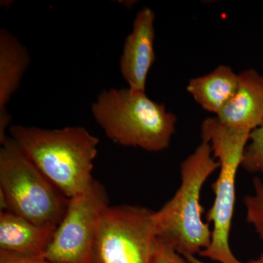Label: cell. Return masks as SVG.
Instances as JSON below:
<instances>
[{"instance_id":"cell-1","label":"cell","mask_w":263,"mask_h":263,"mask_svg":"<svg viewBox=\"0 0 263 263\" xmlns=\"http://www.w3.org/2000/svg\"><path fill=\"white\" fill-rule=\"evenodd\" d=\"M10 138L57 190L71 198L92 181L100 141L86 128L10 126Z\"/></svg>"},{"instance_id":"cell-2","label":"cell","mask_w":263,"mask_h":263,"mask_svg":"<svg viewBox=\"0 0 263 263\" xmlns=\"http://www.w3.org/2000/svg\"><path fill=\"white\" fill-rule=\"evenodd\" d=\"M91 112L110 141L150 152L168 148L177 122L163 103L152 100L146 91L129 87L103 90L91 105Z\"/></svg>"},{"instance_id":"cell-3","label":"cell","mask_w":263,"mask_h":263,"mask_svg":"<svg viewBox=\"0 0 263 263\" xmlns=\"http://www.w3.org/2000/svg\"><path fill=\"white\" fill-rule=\"evenodd\" d=\"M219 168L210 143L202 141L181 164V183L174 196L155 212L157 238L183 257L195 256L212 242V231L202 221L200 193L208 178Z\"/></svg>"},{"instance_id":"cell-4","label":"cell","mask_w":263,"mask_h":263,"mask_svg":"<svg viewBox=\"0 0 263 263\" xmlns=\"http://www.w3.org/2000/svg\"><path fill=\"white\" fill-rule=\"evenodd\" d=\"M1 146L2 212L13 213L38 226L57 228L70 198L53 186L10 136Z\"/></svg>"},{"instance_id":"cell-5","label":"cell","mask_w":263,"mask_h":263,"mask_svg":"<svg viewBox=\"0 0 263 263\" xmlns=\"http://www.w3.org/2000/svg\"><path fill=\"white\" fill-rule=\"evenodd\" d=\"M250 134L226 127L216 117L207 118L202 122V141L210 143L220 171L212 184L215 199L206 214L207 221L214 224L212 242L200 255L215 262L247 263L235 257L230 247L229 238L234 212L235 179Z\"/></svg>"},{"instance_id":"cell-6","label":"cell","mask_w":263,"mask_h":263,"mask_svg":"<svg viewBox=\"0 0 263 263\" xmlns=\"http://www.w3.org/2000/svg\"><path fill=\"white\" fill-rule=\"evenodd\" d=\"M155 212L139 205H108L99 221L92 263H152Z\"/></svg>"},{"instance_id":"cell-7","label":"cell","mask_w":263,"mask_h":263,"mask_svg":"<svg viewBox=\"0 0 263 263\" xmlns=\"http://www.w3.org/2000/svg\"><path fill=\"white\" fill-rule=\"evenodd\" d=\"M109 205L106 189L98 180L69 200L43 258L54 263H92L97 230Z\"/></svg>"},{"instance_id":"cell-8","label":"cell","mask_w":263,"mask_h":263,"mask_svg":"<svg viewBox=\"0 0 263 263\" xmlns=\"http://www.w3.org/2000/svg\"><path fill=\"white\" fill-rule=\"evenodd\" d=\"M155 14L149 8L138 12L124 41L119 70L129 89L146 91L147 78L155 63Z\"/></svg>"},{"instance_id":"cell-9","label":"cell","mask_w":263,"mask_h":263,"mask_svg":"<svg viewBox=\"0 0 263 263\" xmlns=\"http://www.w3.org/2000/svg\"><path fill=\"white\" fill-rule=\"evenodd\" d=\"M216 118L235 130L252 133L258 128L263 122V76L254 69L238 74L234 97Z\"/></svg>"},{"instance_id":"cell-10","label":"cell","mask_w":263,"mask_h":263,"mask_svg":"<svg viewBox=\"0 0 263 263\" xmlns=\"http://www.w3.org/2000/svg\"><path fill=\"white\" fill-rule=\"evenodd\" d=\"M57 228L38 226L9 212L0 214V251L43 258Z\"/></svg>"},{"instance_id":"cell-11","label":"cell","mask_w":263,"mask_h":263,"mask_svg":"<svg viewBox=\"0 0 263 263\" xmlns=\"http://www.w3.org/2000/svg\"><path fill=\"white\" fill-rule=\"evenodd\" d=\"M28 50L13 33L0 29V119L10 117L7 110L30 65Z\"/></svg>"},{"instance_id":"cell-12","label":"cell","mask_w":263,"mask_h":263,"mask_svg":"<svg viewBox=\"0 0 263 263\" xmlns=\"http://www.w3.org/2000/svg\"><path fill=\"white\" fill-rule=\"evenodd\" d=\"M238 86V74L220 65L206 75L190 79L186 90L202 109L216 116L234 97Z\"/></svg>"},{"instance_id":"cell-13","label":"cell","mask_w":263,"mask_h":263,"mask_svg":"<svg viewBox=\"0 0 263 263\" xmlns=\"http://www.w3.org/2000/svg\"><path fill=\"white\" fill-rule=\"evenodd\" d=\"M254 193L243 198L247 209V221L252 224L263 240V182L259 177L253 179Z\"/></svg>"},{"instance_id":"cell-14","label":"cell","mask_w":263,"mask_h":263,"mask_svg":"<svg viewBox=\"0 0 263 263\" xmlns=\"http://www.w3.org/2000/svg\"><path fill=\"white\" fill-rule=\"evenodd\" d=\"M241 167L250 174H261L263 176V122L251 133Z\"/></svg>"},{"instance_id":"cell-15","label":"cell","mask_w":263,"mask_h":263,"mask_svg":"<svg viewBox=\"0 0 263 263\" xmlns=\"http://www.w3.org/2000/svg\"><path fill=\"white\" fill-rule=\"evenodd\" d=\"M152 263H191L187 259L178 253L172 247L166 243L163 240L157 238Z\"/></svg>"},{"instance_id":"cell-16","label":"cell","mask_w":263,"mask_h":263,"mask_svg":"<svg viewBox=\"0 0 263 263\" xmlns=\"http://www.w3.org/2000/svg\"><path fill=\"white\" fill-rule=\"evenodd\" d=\"M0 263H54L44 258H31L0 251Z\"/></svg>"},{"instance_id":"cell-17","label":"cell","mask_w":263,"mask_h":263,"mask_svg":"<svg viewBox=\"0 0 263 263\" xmlns=\"http://www.w3.org/2000/svg\"><path fill=\"white\" fill-rule=\"evenodd\" d=\"M185 258L191 263H206L196 258L195 256H189V257H185ZM247 263H263V252L257 258L252 259V260L249 261Z\"/></svg>"}]
</instances>
